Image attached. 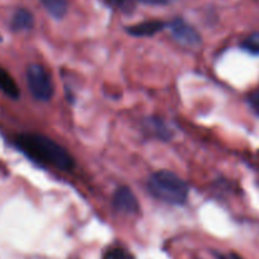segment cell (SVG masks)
Listing matches in <instances>:
<instances>
[{"label":"cell","instance_id":"obj_1","mask_svg":"<svg viewBox=\"0 0 259 259\" xmlns=\"http://www.w3.org/2000/svg\"><path fill=\"white\" fill-rule=\"evenodd\" d=\"M15 144L25 156L43 166L52 167L60 171H71L75 166V161L70 152L42 134H19L15 138Z\"/></svg>","mask_w":259,"mask_h":259},{"label":"cell","instance_id":"obj_2","mask_svg":"<svg viewBox=\"0 0 259 259\" xmlns=\"http://www.w3.org/2000/svg\"><path fill=\"white\" fill-rule=\"evenodd\" d=\"M147 187L152 196L169 205H184L189 199V186L174 172H154L147 181Z\"/></svg>","mask_w":259,"mask_h":259},{"label":"cell","instance_id":"obj_3","mask_svg":"<svg viewBox=\"0 0 259 259\" xmlns=\"http://www.w3.org/2000/svg\"><path fill=\"white\" fill-rule=\"evenodd\" d=\"M27 85L33 98L38 101H50L55 88L51 76L43 66L33 63L27 68Z\"/></svg>","mask_w":259,"mask_h":259},{"label":"cell","instance_id":"obj_4","mask_svg":"<svg viewBox=\"0 0 259 259\" xmlns=\"http://www.w3.org/2000/svg\"><path fill=\"white\" fill-rule=\"evenodd\" d=\"M168 28L171 30L172 37L181 46L196 47L201 43V37H200L199 32L181 18H176V19L172 20L168 24Z\"/></svg>","mask_w":259,"mask_h":259},{"label":"cell","instance_id":"obj_5","mask_svg":"<svg viewBox=\"0 0 259 259\" xmlns=\"http://www.w3.org/2000/svg\"><path fill=\"white\" fill-rule=\"evenodd\" d=\"M113 206L123 215H137L139 212V202L129 187L121 186L116 189L113 196Z\"/></svg>","mask_w":259,"mask_h":259},{"label":"cell","instance_id":"obj_6","mask_svg":"<svg viewBox=\"0 0 259 259\" xmlns=\"http://www.w3.org/2000/svg\"><path fill=\"white\" fill-rule=\"evenodd\" d=\"M166 24L161 20H146L126 28V32L134 37H151L164 29Z\"/></svg>","mask_w":259,"mask_h":259},{"label":"cell","instance_id":"obj_7","mask_svg":"<svg viewBox=\"0 0 259 259\" xmlns=\"http://www.w3.org/2000/svg\"><path fill=\"white\" fill-rule=\"evenodd\" d=\"M34 24V18L33 14L27 9H18L13 14L10 20V28L14 32H24L29 30Z\"/></svg>","mask_w":259,"mask_h":259},{"label":"cell","instance_id":"obj_8","mask_svg":"<svg viewBox=\"0 0 259 259\" xmlns=\"http://www.w3.org/2000/svg\"><path fill=\"white\" fill-rule=\"evenodd\" d=\"M0 90L10 99H18L20 96V90L17 82L12 77V75L2 66H0Z\"/></svg>","mask_w":259,"mask_h":259},{"label":"cell","instance_id":"obj_9","mask_svg":"<svg viewBox=\"0 0 259 259\" xmlns=\"http://www.w3.org/2000/svg\"><path fill=\"white\" fill-rule=\"evenodd\" d=\"M45 9L56 19H61L66 15L68 9V0H39Z\"/></svg>","mask_w":259,"mask_h":259},{"label":"cell","instance_id":"obj_10","mask_svg":"<svg viewBox=\"0 0 259 259\" xmlns=\"http://www.w3.org/2000/svg\"><path fill=\"white\" fill-rule=\"evenodd\" d=\"M103 259H134L133 255L123 247H110L104 253Z\"/></svg>","mask_w":259,"mask_h":259},{"label":"cell","instance_id":"obj_11","mask_svg":"<svg viewBox=\"0 0 259 259\" xmlns=\"http://www.w3.org/2000/svg\"><path fill=\"white\" fill-rule=\"evenodd\" d=\"M243 50L253 55H259V32H254L248 35L242 43Z\"/></svg>","mask_w":259,"mask_h":259},{"label":"cell","instance_id":"obj_12","mask_svg":"<svg viewBox=\"0 0 259 259\" xmlns=\"http://www.w3.org/2000/svg\"><path fill=\"white\" fill-rule=\"evenodd\" d=\"M249 103L255 110L259 111V90L254 91V93L249 96Z\"/></svg>","mask_w":259,"mask_h":259},{"label":"cell","instance_id":"obj_13","mask_svg":"<svg viewBox=\"0 0 259 259\" xmlns=\"http://www.w3.org/2000/svg\"><path fill=\"white\" fill-rule=\"evenodd\" d=\"M143 4H148V5H166L172 3L174 0H139Z\"/></svg>","mask_w":259,"mask_h":259},{"label":"cell","instance_id":"obj_14","mask_svg":"<svg viewBox=\"0 0 259 259\" xmlns=\"http://www.w3.org/2000/svg\"><path fill=\"white\" fill-rule=\"evenodd\" d=\"M228 259H243V258L240 257V255L235 254V253H232V254H230L229 257H228Z\"/></svg>","mask_w":259,"mask_h":259},{"label":"cell","instance_id":"obj_15","mask_svg":"<svg viewBox=\"0 0 259 259\" xmlns=\"http://www.w3.org/2000/svg\"><path fill=\"white\" fill-rule=\"evenodd\" d=\"M110 2L115 3V4H121V3H123L124 0H110Z\"/></svg>","mask_w":259,"mask_h":259}]
</instances>
